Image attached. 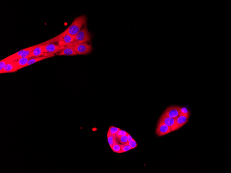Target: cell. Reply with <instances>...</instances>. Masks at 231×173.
Instances as JSON below:
<instances>
[{"instance_id":"6da1fadb","label":"cell","mask_w":231,"mask_h":173,"mask_svg":"<svg viewBox=\"0 0 231 173\" xmlns=\"http://www.w3.org/2000/svg\"><path fill=\"white\" fill-rule=\"evenodd\" d=\"M87 21L86 15L81 16L76 18L68 28L62 33L74 37L84 27L86 26Z\"/></svg>"},{"instance_id":"7a4b0ae2","label":"cell","mask_w":231,"mask_h":173,"mask_svg":"<svg viewBox=\"0 0 231 173\" xmlns=\"http://www.w3.org/2000/svg\"><path fill=\"white\" fill-rule=\"evenodd\" d=\"M73 43L78 44L87 43L90 41L91 35L88 31L86 26L83 28L74 37Z\"/></svg>"},{"instance_id":"3957f363","label":"cell","mask_w":231,"mask_h":173,"mask_svg":"<svg viewBox=\"0 0 231 173\" xmlns=\"http://www.w3.org/2000/svg\"><path fill=\"white\" fill-rule=\"evenodd\" d=\"M66 45L70 46L72 47L79 55H87L90 53L92 49L91 45L87 43L78 44L72 43Z\"/></svg>"},{"instance_id":"277c9868","label":"cell","mask_w":231,"mask_h":173,"mask_svg":"<svg viewBox=\"0 0 231 173\" xmlns=\"http://www.w3.org/2000/svg\"><path fill=\"white\" fill-rule=\"evenodd\" d=\"M74 38L69 34L62 33L52 39L49 40L47 43H54L59 42V44L66 45L73 43Z\"/></svg>"},{"instance_id":"5b68a950","label":"cell","mask_w":231,"mask_h":173,"mask_svg":"<svg viewBox=\"0 0 231 173\" xmlns=\"http://www.w3.org/2000/svg\"><path fill=\"white\" fill-rule=\"evenodd\" d=\"M66 45L61 44H56L54 43H46L43 45L44 53L54 55L61 52L66 47Z\"/></svg>"},{"instance_id":"8992f818","label":"cell","mask_w":231,"mask_h":173,"mask_svg":"<svg viewBox=\"0 0 231 173\" xmlns=\"http://www.w3.org/2000/svg\"><path fill=\"white\" fill-rule=\"evenodd\" d=\"M176 118H171L163 113L157 123H164L170 127L172 131H175V125Z\"/></svg>"},{"instance_id":"52a82bcc","label":"cell","mask_w":231,"mask_h":173,"mask_svg":"<svg viewBox=\"0 0 231 173\" xmlns=\"http://www.w3.org/2000/svg\"><path fill=\"white\" fill-rule=\"evenodd\" d=\"M43 45H40L39 46V47L35 48V49L33 51L30 53L29 55L27 57V58H35V57H38L40 56H51V57H53L54 55H52V54L44 52L43 48Z\"/></svg>"},{"instance_id":"ba28073f","label":"cell","mask_w":231,"mask_h":173,"mask_svg":"<svg viewBox=\"0 0 231 173\" xmlns=\"http://www.w3.org/2000/svg\"><path fill=\"white\" fill-rule=\"evenodd\" d=\"M170 127L161 123H157L156 134L159 137L164 136L172 132Z\"/></svg>"},{"instance_id":"9c48e42d","label":"cell","mask_w":231,"mask_h":173,"mask_svg":"<svg viewBox=\"0 0 231 173\" xmlns=\"http://www.w3.org/2000/svg\"><path fill=\"white\" fill-rule=\"evenodd\" d=\"M180 107L171 106L168 107L164 112V114L171 118H176L180 114Z\"/></svg>"},{"instance_id":"30bf717a","label":"cell","mask_w":231,"mask_h":173,"mask_svg":"<svg viewBox=\"0 0 231 173\" xmlns=\"http://www.w3.org/2000/svg\"><path fill=\"white\" fill-rule=\"evenodd\" d=\"M190 116L188 115H180L179 117L176 118L175 125V131L180 129L187 123L188 121Z\"/></svg>"},{"instance_id":"8fae6325","label":"cell","mask_w":231,"mask_h":173,"mask_svg":"<svg viewBox=\"0 0 231 173\" xmlns=\"http://www.w3.org/2000/svg\"><path fill=\"white\" fill-rule=\"evenodd\" d=\"M19 68L17 61L10 62L5 66L1 74L16 72L18 71Z\"/></svg>"},{"instance_id":"7c38bea8","label":"cell","mask_w":231,"mask_h":173,"mask_svg":"<svg viewBox=\"0 0 231 173\" xmlns=\"http://www.w3.org/2000/svg\"><path fill=\"white\" fill-rule=\"evenodd\" d=\"M66 46V47L61 52L56 54V55L59 56H74L78 55L72 47L69 46Z\"/></svg>"},{"instance_id":"4fadbf2b","label":"cell","mask_w":231,"mask_h":173,"mask_svg":"<svg viewBox=\"0 0 231 173\" xmlns=\"http://www.w3.org/2000/svg\"><path fill=\"white\" fill-rule=\"evenodd\" d=\"M51 56H41L38 57L37 58H33L31 59H30L25 65L24 66L22 67H20L18 69V70L24 68V67L28 66H31L32 64H33L35 63H37V62H39L40 61L44 60V59L51 58Z\"/></svg>"},{"instance_id":"5bb4252c","label":"cell","mask_w":231,"mask_h":173,"mask_svg":"<svg viewBox=\"0 0 231 173\" xmlns=\"http://www.w3.org/2000/svg\"><path fill=\"white\" fill-rule=\"evenodd\" d=\"M116 138L117 137H116L114 140V144L111 149L114 152L119 153L121 150V145L119 144L117 141Z\"/></svg>"},{"instance_id":"9a60e30c","label":"cell","mask_w":231,"mask_h":173,"mask_svg":"<svg viewBox=\"0 0 231 173\" xmlns=\"http://www.w3.org/2000/svg\"><path fill=\"white\" fill-rule=\"evenodd\" d=\"M33 58V57L29 58H21L18 59V60H16V61H17V62L19 68H20V67L25 65L28 63V62L29 59H31Z\"/></svg>"},{"instance_id":"2e32d148","label":"cell","mask_w":231,"mask_h":173,"mask_svg":"<svg viewBox=\"0 0 231 173\" xmlns=\"http://www.w3.org/2000/svg\"><path fill=\"white\" fill-rule=\"evenodd\" d=\"M107 136L108 144H109L110 147L111 149L112 148L114 144V140L116 137V136H113V135L111 134L110 131L109 130L107 132Z\"/></svg>"},{"instance_id":"e0dca14e","label":"cell","mask_w":231,"mask_h":173,"mask_svg":"<svg viewBox=\"0 0 231 173\" xmlns=\"http://www.w3.org/2000/svg\"><path fill=\"white\" fill-rule=\"evenodd\" d=\"M33 47V46H32V47L26 48H25V49H24L22 50H21L20 51H18V52H17L16 53L14 54H13V55L8 57L9 58H12L13 57H18L19 56H20L21 55H22V54L24 52H25V51L28 50L30 49H31V48Z\"/></svg>"},{"instance_id":"ac0fdd59","label":"cell","mask_w":231,"mask_h":173,"mask_svg":"<svg viewBox=\"0 0 231 173\" xmlns=\"http://www.w3.org/2000/svg\"><path fill=\"white\" fill-rule=\"evenodd\" d=\"M121 150L119 153H123L127 152L130 150L132 149V148L129 145L126 144H121Z\"/></svg>"},{"instance_id":"d6986e66","label":"cell","mask_w":231,"mask_h":173,"mask_svg":"<svg viewBox=\"0 0 231 173\" xmlns=\"http://www.w3.org/2000/svg\"><path fill=\"white\" fill-rule=\"evenodd\" d=\"M10 62L8 60V59L6 58L2 60L0 62V73H2V70H3L5 66L6 65V64Z\"/></svg>"},{"instance_id":"ffe728a7","label":"cell","mask_w":231,"mask_h":173,"mask_svg":"<svg viewBox=\"0 0 231 173\" xmlns=\"http://www.w3.org/2000/svg\"><path fill=\"white\" fill-rule=\"evenodd\" d=\"M117 139L118 141L120 142L121 144H125L128 142L127 135L118 136L117 137Z\"/></svg>"},{"instance_id":"44dd1931","label":"cell","mask_w":231,"mask_h":173,"mask_svg":"<svg viewBox=\"0 0 231 173\" xmlns=\"http://www.w3.org/2000/svg\"><path fill=\"white\" fill-rule=\"evenodd\" d=\"M121 129L115 126H111L109 129V131L110 132L111 134L114 136H116V134L121 130Z\"/></svg>"},{"instance_id":"7402d4cb","label":"cell","mask_w":231,"mask_h":173,"mask_svg":"<svg viewBox=\"0 0 231 173\" xmlns=\"http://www.w3.org/2000/svg\"><path fill=\"white\" fill-rule=\"evenodd\" d=\"M180 115H188L190 116V113L189 111L185 107H180Z\"/></svg>"},{"instance_id":"603a6c76","label":"cell","mask_w":231,"mask_h":173,"mask_svg":"<svg viewBox=\"0 0 231 173\" xmlns=\"http://www.w3.org/2000/svg\"><path fill=\"white\" fill-rule=\"evenodd\" d=\"M125 144L129 145L132 148V149L137 147V143L134 139H133L130 142H127Z\"/></svg>"},{"instance_id":"cb8c5ba5","label":"cell","mask_w":231,"mask_h":173,"mask_svg":"<svg viewBox=\"0 0 231 173\" xmlns=\"http://www.w3.org/2000/svg\"><path fill=\"white\" fill-rule=\"evenodd\" d=\"M127 132L124 130H121L120 131H119L116 134V137L120 136H125V135H127L128 134Z\"/></svg>"},{"instance_id":"d4e9b609","label":"cell","mask_w":231,"mask_h":173,"mask_svg":"<svg viewBox=\"0 0 231 173\" xmlns=\"http://www.w3.org/2000/svg\"><path fill=\"white\" fill-rule=\"evenodd\" d=\"M127 137H128V142H130V141H131L132 140H133V137H132L130 136V135L128 133V134L127 135Z\"/></svg>"}]
</instances>
